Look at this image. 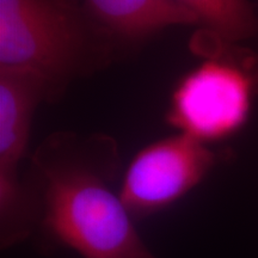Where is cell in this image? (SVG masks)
<instances>
[{"label": "cell", "mask_w": 258, "mask_h": 258, "mask_svg": "<svg viewBox=\"0 0 258 258\" xmlns=\"http://www.w3.org/2000/svg\"><path fill=\"white\" fill-rule=\"evenodd\" d=\"M120 169L109 135L56 132L44 139L27 180L43 237L84 258H157L112 191Z\"/></svg>", "instance_id": "1"}, {"label": "cell", "mask_w": 258, "mask_h": 258, "mask_svg": "<svg viewBox=\"0 0 258 258\" xmlns=\"http://www.w3.org/2000/svg\"><path fill=\"white\" fill-rule=\"evenodd\" d=\"M121 47L80 0H0V70L41 77L49 103L109 66Z\"/></svg>", "instance_id": "2"}, {"label": "cell", "mask_w": 258, "mask_h": 258, "mask_svg": "<svg viewBox=\"0 0 258 258\" xmlns=\"http://www.w3.org/2000/svg\"><path fill=\"white\" fill-rule=\"evenodd\" d=\"M209 36L215 49L179 80L166 115L179 133L206 145L239 131L258 93V57Z\"/></svg>", "instance_id": "3"}, {"label": "cell", "mask_w": 258, "mask_h": 258, "mask_svg": "<svg viewBox=\"0 0 258 258\" xmlns=\"http://www.w3.org/2000/svg\"><path fill=\"white\" fill-rule=\"evenodd\" d=\"M48 102L47 86L36 74L0 70V243L18 245L36 230V212L19 165L27 153L38 104Z\"/></svg>", "instance_id": "4"}, {"label": "cell", "mask_w": 258, "mask_h": 258, "mask_svg": "<svg viewBox=\"0 0 258 258\" xmlns=\"http://www.w3.org/2000/svg\"><path fill=\"white\" fill-rule=\"evenodd\" d=\"M220 160L206 144L178 133L139 151L118 195L133 219L152 215L198 186Z\"/></svg>", "instance_id": "5"}, {"label": "cell", "mask_w": 258, "mask_h": 258, "mask_svg": "<svg viewBox=\"0 0 258 258\" xmlns=\"http://www.w3.org/2000/svg\"><path fill=\"white\" fill-rule=\"evenodd\" d=\"M97 23L122 44H135L164 29L198 25L189 10L172 0H83Z\"/></svg>", "instance_id": "6"}, {"label": "cell", "mask_w": 258, "mask_h": 258, "mask_svg": "<svg viewBox=\"0 0 258 258\" xmlns=\"http://www.w3.org/2000/svg\"><path fill=\"white\" fill-rule=\"evenodd\" d=\"M198 19L201 31L235 43L258 35V16L250 0H172Z\"/></svg>", "instance_id": "7"}]
</instances>
